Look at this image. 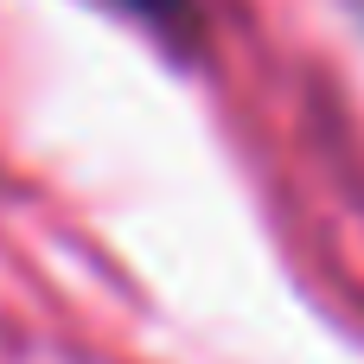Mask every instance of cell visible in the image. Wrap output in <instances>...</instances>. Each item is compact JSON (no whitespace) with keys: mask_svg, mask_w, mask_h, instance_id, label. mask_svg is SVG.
Segmentation results:
<instances>
[{"mask_svg":"<svg viewBox=\"0 0 364 364\" xmlns=\"http://www.w3.org/2000/svg\"><path fill=\"white\" fill-rule=\"evenodd\" d=\"M128 19H141L160 45H173L179 58H192L198 45H205V13H198V0H115Z\"/></svg>","mask_w":364,"mask_h":364,"instance_id":"6da1fadb","label":"cell"}]
</instances>
